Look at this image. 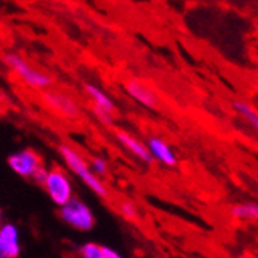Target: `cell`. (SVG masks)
<instances>
[{
	"label": "cell",
	"mask_w": 258,
	"mask_h": 258,
	"mask_svg": "<svg viewBox=\"0 0 258 258\" xmlns=\"http://www.w3.org/2000/svg\"><path fill=\"white\" fill-rule=\"evenodd\" d=\"M59 152L67 164V167L76 176H79L84 184H87L90 189L96 195H99L101 198H108V189L105 187V184L101 181V178H98L91 172L88 162L85 161V158L81 153H78L75 149L68 147V146H60Z\"/></svg>",
	"instance_id": "cell-1"
},
{
	"label": "cell",
	"mask_w": 258,
	"mask_h": 258,
	"mask_svg": "<svg viewBox=\"0 0 258 258\" xmlns=\"http://www.w3.org/2000/svg\"><path fill=\"white\" fill-rule=\"evenodd\" d=\"M8 166L19 176L31 179L34 176V173L40 167H43V162H42L40 155L36 150L27 149V150H22V152L10 155L8 156Z\"/></svg>",
	"instance_id": "cell-5"
},
{
	"label": "cell",
	"mask_w": 258,
	"mask_h": 258,
	"mask_svg": "<svg viewBox=\"0 0 258 258\" xmlns=\"http://www.w3.org/2000/svg\"><path fill=\"white\" fill-rule=\"evenodd\" d=\"M102 250H104V256L105 258H124L119 252H116L114 249H110V247L102 246Z\"/></svg>",
	"instance_id": "cell-19"
},
{
	"label": "cell",
	"mask_w": 258,
	"mask_h": 258,
	"mask_svg": "<svg viewBox=\"0 0 258 258\" xmlns=\"http://www.w3.org/2000/svg\"><path fill=\"white\" fill-rule=\"evenodd\" d=\"M46 175H48V169H46L45 166L43 167H40L36 173H34V176L31 178L34 182H37V184H40V185H43V182H45V178H46Z\"/></svg>",
	"instance_id": "cell-17"
},
{
	"label": "cell",
	"mask_w": 258,
	"mask_h": 258,
	"mask_svg": "<svg viewBox=\"0 0 258 258\" xmlns=\"http://www.w3.org/2000/svg\"><path fill=\"white\" fill-rule=\"evenodd\" d=\"M5 63L13 70L14 75L25 82L28 87L34 90H46L51 85V78L45 75L39 70L33 68L25 59H22L17 54H7L5 56Z\"/></svg>",
	"instance_id": "cell-2"
},
{
	"label": "cell",
	"mask_w": 258,
	"mask_h": 258,
	"mask_svg": "<svg viewBox=\"0 0 258 258\" xmlns=\"http://www.w3.org/2000/svg\"><path fill=\"white\" fill-rule=\"evenodd\" d=\"M88 166L91 169V172L95 173L98 178L99 176H105L108 173V166H107V162L99 158V156H95V158H91L90 162H88Z\"/></svg>",
	"instance_id": "cell-15"
},
{
	"label": "cell",
	"mask_w": 258,
	"mask_h": 258,
	"mask_svg": "<svg viewBox=\"0 0 258 258\" xmlns=\"http://www.w3.org/2000/svg\"><path fill=\"white\" fill-rule=\"evenodd\" d=\"M79 255H81V258H105L102 246H99L96 243H85L79 249Z\"/></svg>",
	"instance_id": "cell-14"
},
{
	"label": "cell",
	"mask_w": 258,
	"mask_h": 258,
	"mask_svg": "<svg viewBox=\"0 0 258 258\" xmlns=\"http://www.w3.org/2000/svg\"><path fill=\"white\" fill-rule=\"evenodd\" d=\"M0 220H2V210H0Z\"/></svg>",
	"instance_id": "cell-21"
},
{
	"label": "cell",
	"mask_w": 258,
	"mask_h": 258,
	"mask_svg": "<svg viewBox=\"0 0 258 258\" xmlns=\"http://www.w3.org/2000/svg\"><path fill=\"white\" fill-rule=\"evenodd\" d=\"M125 91L135 101H138L139 104H143L144 107H147L150 110H156L159 107V99L156 96V93L152 90V87H149L143 81H138V79L127 81Z\"/></svg>",
	"instance_id": "cell-7"
},
{
	"label": "cell",
	"mask_w": 258,
	"mask_h": 258,
	"mask_svg": "<svg viewBox=\"0 0 258 258\" xmlns=\"http://www.w3.org/2000/svg\"><path fill=\"white\" fill-rule=\"evenodd\" d=\"M0 258H4V255H2V247H0Z\"/></svg>",
	"instance_id": "cell-20"
},
{
	"label": "cell",
	"mask_w": 258,
	"mask_h": 258,
	"mask_svg": "<svg viewBox=\"0 0 258 258\" xmlns=\"http://www.w3.org/2000/svg\"><path fill=\"white\" fill-rule=\"evenodd\" d=\"M238 258H246V256H238Z\"/></svg>",
	"instance_id": "cell-22"
},
{
	"label": "cell",
	"mask_w": 258,
	"mask_h": 258,
	"mask_svg": "<svg viewBox=\"0 0 258 258\" xmlns=\"http://www.w3.org/2000/svg\"><path fill=\"white\" fill-rule=\"evenodd\" d=\"M84 88L87 91V95L90 96V99L93 101V104H95V108H99L102 111H107V113L113 114L114 102L105 95L101 88H98L96 85H93V84H84Z\"/></svg>",
	"instance_id": "cell-11"
},
{
	"label": "cell",
	"mask_w": 258,
	"mask_h": 258,
	"mask_svg": "<svg viewBox=\"0 0 258 258\" xmlns=\"http://www.w3.org/2000/svg\"><path fill=\"white\" fill-rule=\"evenodd\" d=\"M232 107L252 127V130L258 135V111L252 105H249L243 101H233Z\"/></svg>",
	"instance_id": "cell-12"
},
{
	"label": "cell",
	"mask_w": 258,
	"mask_h": 258,
	"mask_svg": "<svg viewBox=\"0 0 258 258\" xmlns=\"http://www.w3.org/2000/svg\"><path fill=\"white\" fill-rule=\"evenodd\" d=\"M119 210H121V214L125 220L128 221H136L138 218V207L132 203V201H122L121 206H119Z\"/></svg>",
	"instance_id": "cell-16"
},
{
	"label": "cell",
	"mask_w": 258,
	"mask_h": 258,
	"mask_svg": "<svg viewBox=\"0 0 258 258\" xmlns=\"http://www.w3.org/2000/svg\"><path fill=\"white\" fill-rule=\"evenodd\" d=\"M93 111H95V114L98 116V118L104 122V124H107V125H110L111 124V121H113V116L110 114V113H107V111H102V110H99V108H93Z\"/></svg>",
	"instance_id": "cell-18"
},
{
	"label": "cell",
	"mask_w": 258,
	"mask_h": 258,
	"mask_svg": "<svg viewBox=\"0 0 258 258\" xmlns=\"http://www.w3.org/2000/svg\"><path fill=\"white\" fill-rule=\"evenodd\" d=\"M42 99L54 113L63 116V118L73 119L76 116H79V105L70 96H67L65 93L56 90H45Z\"/></svg>",
	"instance_id": "cell-6"
},
{
	"label": "cell",
	"mask_w": 258,
	"mask_h": 258,
	"mask_svg": "<svg viewBox=\"0 0 258 258\" xmlns=\"http://www.w3.org/2000/svg\"><path fill=\"white\" fill-rule=\"evenodd\" d=\"M43 189L51 198V201L57 206H65L73 198V185L70 181L65 170L59 166H54L48 170V175L45 178Z\"/></svg>",
	"instance_id": "cell-3"
},
{
	"label": "cell",
	"mask_w": 258,
	"mask_h": 258,
	"mask_svg": "<svg viewBox=\"0 0 258 258\" xmlns=\"http://www.w3.org/2000/svg\"><path fill=\"white\" fill-rule=\"evenodd\" d=\"M147 150L150 152L152 158L158 159L159 162H162L164 166L167 167H175L178 164L176 155L173 153V150L170 149V146L162 141L161 138H150L147 141Z\"/></svg>",
	"instance_id": "cell-9"
},
{
	"label": "cell",
	"mask_w": 258,
	"mask_h": 258,
	"mask_svg": "<svg viewBox=\"0 0 258 258\" xmlns=\"http://www.w3.org/2000/svg\"><path fill=\"white\" fill-rule=\"evenodd\" d=\"M116 138H118L119 143L130 153H133L139 161H143V162H152L153 158H152L150 152L147 150V146L141 143V141H138L136 138H133L132 135H128L127 132H122V130L116 132Z\"/></svg>",
	"instance_id": "cell-10"
},
{
	"label": "cell",
	"mask_w": 258,
	"mask_h": 258,
	"mask_svg": "<svg viewBox=\"0 0 258 258\" xmlns=\"http://www.w3.org/2000/svg\"><path fill=\"white\" fill-rule=\"evenodd\" d=\"M0 247H2L4 258H17L20 253L19 230L14 224L0 226Z\"/></svg>",
	"instance_id": "cell-8"
},
{
	"label": "cell",
	"mask_w": 258,
	"mask_h": 258,
	"mask_svg": "<svg viewBox=\"0 0 258 258\" xmlns=\"http://www.w3.org/2000/svg\"><path fill=\"white\" fill-rule=\"evenodd\" d=\"M230 215L240 220H258V203L247 201L233 204L230 207Z\"/></svg>",
	"instance_id": "cell-13"
},
{
	"label": "cell",
	"mask_w": 258,
	"mask_h": 258,
	"mask_svg": "<svg viewBox=\"0 0 258 258\" xmlns=\"http://www.w3.org/2000/svg\"><path fill=\"white\" fill-rule=\"evenodd\" d=\"M60 218L63 220V223L81 232L91 230L96 223L91 209L78 198H72L65 206L60 207Z\"/></svg>",
	"instance_id": "cell-4"
}]
</instances>
